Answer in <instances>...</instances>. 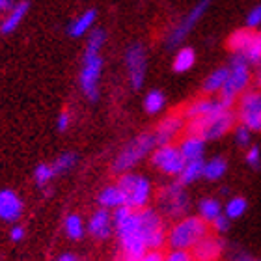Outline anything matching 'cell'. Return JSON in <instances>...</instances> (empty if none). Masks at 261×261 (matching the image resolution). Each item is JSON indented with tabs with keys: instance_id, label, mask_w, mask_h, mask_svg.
<instances>
[{
	"instance_id": "38",
	"label": "cell",
	"mask_w": 261,
	"mask_h": 261,
	"mask_svg": "<svg viewBox=\"0 0 261 261\" xmlns=\"http://www.w3.org/2000/svg\"><path fill=\"white\" fill-rule=\"evenodd\" d=\"M229 224H231V220H229V218L222 213V215H218V217L215 218V220H213L209 226H211V229L217 235H222V233H226V231L229 229Z\"/></svg>"
},
{
	"instance_id": "36",
	"label": "cell",
	"mask_w": 261,
	"mask_h": 261,
	"mask_svg": "<svg viewBox=\"0 0 261 261\" xmlns=\"http://www.w3.org/2000/svg\"><path fill=\"white\" fill-rule=\"evenodd\" d=\"M245 24H246L245 28H250V30H257V28H261V4L254 6V8L248 11Z\"/></svg>"
},
{
	"instance_id": "8",
	"label": "cell",
	"mask_w": 261,
	"mask_h": 261,
	"mask_svg": "<svg viewBox=\"0 0 261 261\" xmlns=\"http://www.w3.org/2000/svg\"><path fill=\"white\" fill-rule=\"evenodd\" d=\"M157 211L166 218H181L185 217L191 207V196L185 191V187L175 179L174 183L164 185L155 196Z\"/></svg>"
},
{
	"instance_id": "37",
	"label": "cell",
	"mask_w": 261,
	"mask_h": 261,
	"mask_svg": "<svg viewBox=\"0 0 261 261\" xmlns=\"http://www.w3.org/2000/svg\"><path fill=\"white\" fill-rule=\"evenodd\" d=\"M163 261H196V259L191 254V250H174V248H170L163 256Z\"/></svg>"
},
{
	"instance_id": "40",
	"label": "cell",
	"mask_w": 261,
	"mask_h": 261,
	"mask_svg": "<svg viewBox=\"0 0 261 261\" xmlns=\"http://www.w3.org/2000/svg\"><path fill=\"white\" fill-rule=\"evenodd\" d=\"M10 239L13 241V243H19V241L24 239V228H22L21 224H13L10 229Z\"/></svg>"
},
{
	"instance_id": "44",
	"label": "cell",
	"mask_w": 261,
	"mask_h": 261,
	"mask_svg": "<svg viewBox=\"0 0 261 261\" xmlns=\"http://www.w3.org/2000/svg\"><path fill=\"white\" fill-rule=\"evenodd\" d=\"M259 38H261V28H259Z\"/></svg>"
},
{
	"instance_id": "18",
	"label": "cell",
	"mask_w": 261,
	"mask_h": 261,
	"mask_svg": "<svg viewBox=\"0 0 261 261\" xmlns=\"http://www.w3.org/2000/svg\"><path fill=\"white\" fill-rule=\"evenodd\" d=\"M22 217V200L11 189L0 191V220L15 224Z\"/></svg>"
},
{
	"instance_id": "14",
	"label": "cell",
	"mask_w": 261,
	"mask_h": 261,
	"mask_svg": "<svg viewBox=\"0 0 261 261\" xmlns=\"http://www.w3.org/2000/svg\"><path fill=\"white\" fill-rule=\"evenodd\" d=\"M209 4H211V0H200V2H198V4H196L194 8H192V10L189 11V13H187L174 28H172V30H170V34L166 36V45H168L170 49L179 47V45L189 38V34L194 30V27L200 22L201 17L205 15Z\"/></svg>"
},
{
	"instance_id": "17",
	"label": "cell",
	"mask_w": 261,
	"mask_h": 261,
	"mask_svg": "<svg viewBox=\"0 0 261 261\" xmlns=\"http://www.w3.org/2000/svg\"><path fill=\"white\" fill-rule=\"evenodd\" d=\"M222 107H226V105H224L218 97L201 95V97L192 99L191 103L185 107V110H183L181 114H183L185 121H192V120H198V118H201V116L211 114V112H215V110H218V109H222ZM228 109H229V107H228Z\"/></svg>"
},
{
	"instance_id": "6",
	"label": "cell",
	"mask_w": 261,
	"mask_h": 261,
	"mask_svg": "<svg viewBox=\"0 0 261 261\" xmlns=\"http://www.w3.org/2000/svg\"><path fill=\"white\" fill-rule=\"evenodd\" d=\"M250 82H252L250 65L246 64L243 58H239V56H231V60L228 64V81H226V86L218 93V99L226 107L233 109L237 99L250 88Z\"/></svg>"
},
{
	"instance_id": "29",
	"label": "cell",
	"mask_w": 261,
	"mask_h": 261,
	"mask_svg": "<svg viewBox=\"0 0 261 261\" xmlns=\"http://www.w3.org/2000/svg\"><path fill=\"white\" fill-rule=\"evenodd\" d=\"M64 231L67 235V239L81 241L86 233V226H84V220H82L81 215H76V213L67 215L64 220Z\"/></svg>"
},
{
	"instance_id": "42",
	"label": "cell",
	"mask_w": 261,
	"mask_h": 261,
	"mask_svg": "<svg viewBox=\"0 0 261 261\" xmlns=\"http://www.w3.org/2000/svg\"><path fill=\"white\" fill-rule=\"evenodd\" d=\"M56 261H79V257H76L75 254H71V252H65V254H62Z\"/></svg>"
},
{
	"instance_id": "5",
	"label": "cell",
	"mask_w": 261,
	"mask_h": 261,
	"mask_svg": "<svg viewBox=\"0 0 261 261\" xmlns=\"http://www.w3.org/2000/svg\"><path fill=\"white\" fill-rule=\"evenodd\" d=\"M155 146L157 144H155L153 133H140L118 151V155L112 161V172L118 175L133 172L135 166H138L144 159L149 157V153L153 151Z\"/></svg>"
},
{
	"instance_id": "23",
	"label": "cell",
	"mask_w": 261,
	"mask_h": 261,
	"mask_svg": "<svg viewBox=\"0 0 261 261\" xmlns=\"http://www.w3.org/2000/svg\"><path fill=\"white\" fill-rule=\"evenodd\" d=\"M97 203H99V207L109 209V211H116V209H120V207L125 205L123 192H121V189L118 187V183L103 187L97 194Z\"/></svg>"
},
{
	"instance_id": "26",
	"label": "cell",
	"mask_w": 261,
	"mask_h": 261,
	"mask_svg": "<svg viewBox=\"0 0 261 261\" xmlns=\"http://www.w3.org/2000/svg\"><path fill=\"white\" fill-rule=\"evenodd\" d=\"M222 207L224 203L218 198H201L198 201V217L201 220H205L207 224H211L218 215H222Z\"/></svg>"
},
{
	"instance_id": "15",
	"label": "cell",
	"mask_w": 261,
	"mask_h": 261,
	"mask_svg": "<svg viewBox=\"0 0 261 261\" xmlns=\"http://www.w3.org/2000/svg\"><path fill=\"white\" fill-rule=\"evenodd\" d=\"M185 118L183 114H172L164 116L163 120L159 121L155 130H153V138H155V144L161 146V144H172L175 138H179L181 133L185 130Z\"/></svg>"
},
{
	"instance_id": "10",
	"label": "cell",
	"mask_w": 261,
	"mask_h": 261,
	"mask_svg": "<svg viewBox=\"0 0 261 261\" xmlns=\"http://www.w3.org/2000/svg\"><path fill=\"white\" fill-rule=\"evenodd\" d=\"M228 49L231 56H239L246 64L261 65V38L259 32L250 28H239L228 38Z\"/></svg>"
},
{
	"instance_id": "33",
	"label": "cell",
	"mask_w": 261,
	"mask_h": 261,
	"mask_svg": "<svg viewBox=\"0 0 261 261\" xmlns=\"http://www.w3.org/2000/svg\"><path fill=\"white\" fill-rule=\"evenodd\" d=\"M55 170H53V166L50 164H38L36 166V170H34V181H36V185L39 187V189H45V187L49 185L50 181L55 179Z\"/></svg>"
},
{
	"instance_id": "34",
	"label": "cell",
	"mask_w": 261,
	"mask_h": 261,
	"mask_svg": "<svg viewBox=\"0 0 261 261\" xmlns=\"http://www.w3.org/2000/svg\"><path fill=\"white\" fill-rule=\"evenodd\" d=\"M245 161L246 164L250 166V168L257 170L261 166V149L257 146H254V144H250V146L246 147V153H245Z\"/></svg>"
},
{
	"instance_id": "21",
	"label": "cell",
	"mask_w": 261,
	"mask_h": 261,
	"mask_svg": "<svg viewBox=\"0 0 261 261\" xmlns=\"http://www.w3.org/2000/svg\"><path fill=\"white\" fill-rule=\"evenodd\" d=\"M181 155L185 159V163L191 161H203L205 157V140L201 136L196 135H183L179 142H177Z\"/></svg>"
},
{
	"instance_id": "28",
	"label": "cell",
	"mask_w": 261,
	"mask_h": 261,
	"mask_svg": "<svg viewBox=\"0 0 261 261\" xmlns=\"http://www.w3.org/2000/svg\"><path fill=\"white\" fill-rule=\"evenodd\" d=\"M200 179H203V161H191V163H185L181 174L177 175V181H179L183 187H189Z\"/></svg>"
},
{
	"instance_id": "24",
	"label": "cell",
	"mask_w": 261,
	"mask_h": 261,
	"mask_svg": "<svg viewBox=\"0 0 261 261\" xmlns=\"http://www.w3.org/2000/svg\"><path fill=\"white\" fill-rule=\"evenodd\" d=\"M226 81H228V65H222V67H217L215 71H211V73L205 76L203 86H201L203 95L220 93V90L226 86Z\"/></svg>"
},
{
	"instance_id": "16",
	"label": "cell",
	"mask_w": 261,
	"mask_h": 261,
	"mask_svg": "<svg viewBox=\"0 0 261 261\" xmlns=\"http://www.w3.org/2000/svg\"><path fill=\"white\" fill-rule=\"evenodd\" d=\"M86 229L95 241H107L110 235L114 233L112 211L103 209V207H97V209L90 215V218H88Z\"/></svg>"
},
{
	"instance_id": "39",
	"label": "cell",
	"mask_w": 261,
	"mask_h": 261,
	"mask_svg": "<svg viewBox=\"0 0 261 261\" xmlns=\"http://www.w3.org/2000/svg\"><path fill=\"white\" fill-rule=\"evenodd\" d=\"M71 127V114L67 110H62L58 118H56V129L60 130V133H65V130Z\"/></svg>"
},
{
	"instance_id": "20",
	"label": "cell",
	"mask_w": 261,
	"mask_h": 261,
	"mask_svg": "<svg viewBox=\"0 0 261 261\" xmlns=\"http://www.w3.org/2000/svg\"><path fill=\"white\" fill-rule=\"evenodd\" d=\"M28 10H30V2H28V0L15 2L13 8H11L8 13H4L2 21H0V34H2V36H8V34L15 32L17 28L21 27V22L24 21Z\"/></svg>"
},
{
	"instance_id": "41",
	"label": "cell",
	"mask_w": 261,
	"mask_h": 261,
	"mask_svg": "<svg viewBox=\"0 0 261 261\" xmlns=\"http://www.w3.org/2000/svg\"><path fill=\"white\" fill-rule=\"evenodd\" d=\"M13 0H0V13H8L13 8Z\"/></svg>"
},
{
	"instance_id": "1",
	"label": "cell",
	"mask_w": 261,
	"mask_h": 261,
	"mask_svg": "<svg viewBox=\"0 0 261 261\" xmlns=\"http://www.w3.org/2000/svg\"><path fill=\"white\" fill-rule=\"evenodd\" d=\"M107 41V32L103 28H93L88 34L84 55H82V65L79 73V84L88 101L95 103L99 99V82L103 75V56L101 50Z\"/></svg>"
},
{
	"instance_id": "22",
	"label": "cell",
	"mask_w": 261,
	"mask_h": 261,
	"mask_svg": "<svg viewBox=\"0 0 261 261\" xmlns=\"http://www.w3.org/2000/svg\"><path fill=\"white\" fill-rule=\"evenodd\" d=\"M95 21H97V11L95 10L82 11L81 15L75 17V19L69 22L67 34H69L71 38H82V36H86V34L92 32Z\"/></svg>"
},
{
	"instance_id": "43",
	"label": "cell",
	"mask_w": 261,
	"mask_h": 261,
	"mask_svg": "<svg viewBox=\"0 0 261 261\" xmlns=\"http://www.w3.org/2000/svg\"><path fill=\"white\" fill-rule=\"evenodd\" d=\"M257 86H259V92H261V71L257 73Z\"/></svg>"
},
{
	"instance_id": "4",
	"label": "cell",
	"mask_w": 261,
	"mask_h": 261,
	"mask_svg": "<svg viewBox=\"0 0 261 261\" xmlns=\"http://www.w3.org/2000/svg\"><path fill=\"white\" fill-rule=\"evenodd\" d=\"M211 233V226L198 215L177 218L168 228L166 245L174 250H192L203 237Z\"/></svg>"
},
{
	"instance_id": "7",
	"label": "cell",
	"mask_w": 261,
	"mask_h": 261,
	"mask_svg": "<svg viewBox=\"0 0 261 261\" xmlns=\"http://www.w3.org/2000/svg\"><path fill=\"white\" fill-rule=\"evenodd\" d=\"M116 183L123 192L125 207H129L133 211H140V209H146L149 205V201L153 198V185L146 175L127 172V174H121Z\"/></svg>"
},
{
	"instance_id": "32",
	"label": "cell",
	"mask_w": 261,
	"mask_h": 261,
	"mask_svg": "<svg viewBox=\"0 0 261 261\" xmlns=\"http://www.w3.org/2000/svg\"><path fill=\"white\" fill-rule=\"evenodd\" d=\"M75 164H76V153L65 151V153H62V155H58L56 161L50 164V166L55 170V175H64V174H67L69 170L75 168Z\"/></svg>"
},
{
	"instance_id": "12",
	"label": "cell",
	"mask_w": 261,
	"mask_h": 261,
	"mask_svg": "<svg viewBox=\"0 0 261 261\" xmlns=\"http://www.w3.org/2000/svg\"><path fill=\"white\" fill-rule=\"evenodd\" d=\"M239 125H245L252 133L261 130V92L259 90H246L237 99V110H235Z\"/></svg>"
},
{
	"instance_id": "19",
	"label": "cell",
	"mask_w": 261,
	"mask_h": 261,
	"mask_svg": "<svg viewBox=\"0 0 261 261\" xmlns=\"http://www.w3.org/2000/svg\"><path fill=\"white\" fill-rule=\"evenodd\" d=\"M224 250V245L218 235H207L191 250L196 261H217Z\"/></svg>"
},
{
	"instance_id": "13",
	"label": "cell",
	"mask_w": 261,
	"mask_h": 261,
	"mask_svg": "<svg viewBox=\"0 0 261 261\" xmlns=\"http://www.w3.org/2000/svg\"><path fill=\"white\" fill-rule=\"evenodd\" d=\"M125 71L127 81L133 90H140L144 86L147 75V50L142 43H130L125 49Z\"/></svg>"
},
{
	"instance_id": "11",
	"label": "cell",
	"mask_w": 261,
	"mask_h": 261,
	"mask_svg": "<svg viewBox=\"0 0 261 261\" xmlns=\"http://www.w3.org/2000/svg\"><path fill=\"white\" fill-rule=\"evenodd\" d=\"M149 163L163 175L177 179V175L185 166V159L181 155L177 144L172 142V144H161V146L153 147V151L149 153Z\"/></svg>"
},
{
	"instance_id": "2",
	"label": "cell",
	"mask_w": 261,
	"mask_h": 261,
	"mask_svg": "<svg viewBox=\"0 0 261 261\" xmlns=\"http://www.w3.org/2000/svg\"><path fill=\"white\" fill-rule=\"evenodd\" d=\"M114 231L120 243V259L121 261H138L147 252L138 224V211L129 207H120L112 211Z\"/></svg>"
},
{
	"instance_id": "30",
	"label": "cell",
	"mask_w": 261,
	"mask_h": 261,
	"mask_svg": "<svg viewBox=\"0 0 261 261\" xmlns=\"http://www.w3.org/2000/svg\"><path fill=\"white\" fill-rule=\"evenodd\" d=\"M246 209H248V201H246V198H243V196H231V198L224 203L222 213L229 218V220H237V218H241L243 215H245Z\"/></svg>"
},
{
	"instance_id": "9",
	"label": "cell",
	"mask_w": 261,
	"mask_h": 261,
	"mask_svg": "<svg viewBox=\"0 0 261 261\" xmlns=\"http://www.w3.org/2000/svg\"><path fill=\"white\" fill-rule=\"evenodd\" d=\"M138 224H140V231L147 250H163L168 239V228L163 215L157 209L147 205L146 209L138 211Z\"/></svg>"
},
{
	"instance_id": "35",
	"label": "cell",
	"mask_w": 261,
	"mask_h": 261,
	"mask_svg": "<svg viewBox=\"0 0 261 261\" xmlns=\"http://www.w3.org/2000/svg\"><path fill=\"white\" fill-rule=\"evenodd\" d=\"M233 136H235V142L241 147H248L252 144V130H248L245 125L233 127Z\"/></svg>"
},
{
	"instance_id": "27",
	"label": "cell",
	"mask_w": 261,
	"mask_h": 261,
	"mask_svg": "<svg viewBox=\"0 0 261 261\" xmlns=\"http://www.w3.org/2000/svg\"><path fill=\"white\" fill-rule=\"evenodd\" d=\"M196 64V50L192 47H179L175 50L174 60H172V69L175 73H187L191 71Z\"/></svg>"
},
{
	"instance_id": "3",
	"label": "cell",
	"mask_w": 261,
	"mask_h": 261,
	"mask_svg": "<svg viewBox=\"0 0 261 261\" xmlns=\"http://www.w3.org/2000/svg\"><path fill=\"white\" fill-rule=\"evenodd\" d=\"M235 121H237V116H235L233 109H228V107H222V109L215 110L211 114L201 116L198 120L187 121L185 123V135H196L201 136L203 140H218L226 136L228 133H231L235 127Z\"/></svg>"
},
{
	"instance_id": "25",
	"label": "cell",
	"mask_w": 261,
	"mask_h": 261,
	"mask_svg": "<svg viewBox=\"0 0 261 261\" xmlns=\"http://www.w3.org/2000/svg\"><path fill=\"white\" fill-rule=\"evenodd\" d=\"M228 172V161L224 157H213L209 161H203V179L205 181H220Z\"/></svg>"
},
{
	"instance_id": "31",
	"label": "cell",
	"mask_w": 261,
	"mask_h": 261,
	"mask_svg": "<svg viewBox=\"0 0 261 261\" xmlns=\"http://www.w3.org/2000/svg\"><path fill=\"white\" fill-rule=\"evenodd\" d=\"M164 107H166V95L161 90H151V92L146 93V97H144V110H146L147 114H161Z\"/></svg>"
}]
</instances>
